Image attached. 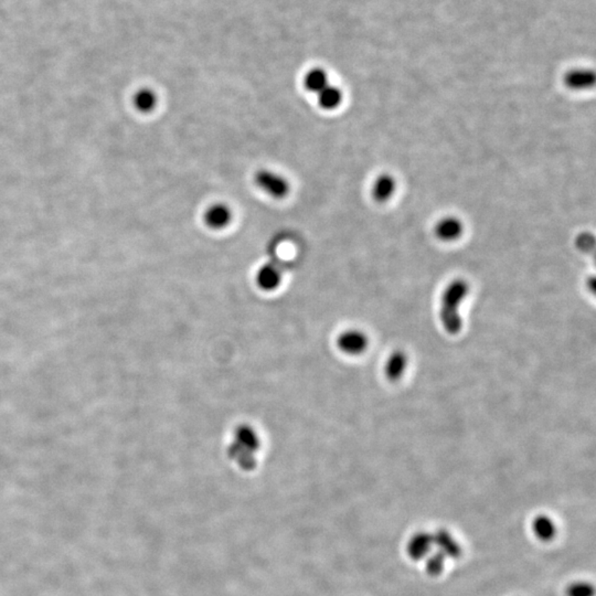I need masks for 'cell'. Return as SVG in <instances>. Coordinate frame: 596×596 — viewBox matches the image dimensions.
I'll use <instances>...</instances> for the list:
<instances>
[{"mask_svg": "<svg viewBox=\"0 0 596 596\" xmlns=\"http://www.w3.org/2000/svg\"><path fill=\"white\" fill-rule=\"evenodd\" d=\"M261 447L260 436L249 425H241L235 430L232 443L230 444V458L239 467L250 472L257 466V453Z\"/></svg>", "mask_w": 596, "mask_h": 596, "instance_id": "obj_1", "label": "cell"}, {"mask_svg": "<svg viewBox=\"0 0 596 596\" xmlns=\"http://www.w3.org/2000/svg\"><path fill=\"white\" fill-rule=\"evenodd\" d=\"M468 293V284L463 280L451 283L442 296V307L440 311L442 325L449 335H457L462 329V318L460 316V305Z\"/></svg>", "mask_w": 596, "mask_h": 596, "instance_id": "obj_2", "label": "cell"}, {"mask_svg": "<svg viewBox=\"0 0 596 596\" xmlns=\"http://www.w3.org/2000/svg\"><path fill=\"white\" fill-rule=\"evenodd\" d=\"M255 182L261 189L274 198H283L289 191V182L282 176L270 170H262L257 174L255 176Z\"/></svg>", "mask_w": 596, "mask_h": 596, "instance_id": "obj_3", "label": "cell"}, {"mask_svg": "<svg viewBox=\"0 0 596 596\" xmlns=\"http://www.w3.org/2000/svg\"><path fill=\"white\" fill-rule=\"evenodd\" d=\"M368 344L369 340L367 335L357 329L344 331L337 339V345L339 350L350 356H358L365 353L367 350Z\"/></svg>", "mask_w": 596, "mask_h": 596, "instance_id": "obj_4", "label": "cell"}, {"mask_svg": "<svg viewBox=\"0 0 596 596\" xmlns=\"http://www.w3.org/2000/svg\"><path fill=\"white\" fill-rule=\"evenodd\" d=\"M433 534L431 532H416L407 543V554L413 561H421L431 553L433 548Z\"/></svg>", "mask_w": 596, "mask_h": 596, "instance_id": "obj_5", "label": "cell"}, {"mask_svg": "<svg viewBox=\"0 0 596 596\" xmlns=\"http://www.w3.org/2000/svg\"><path fill=\"white\" fill-rule=\"evenodd\" d=\"M433 534V545L446 558L460 559L463 553L461 545L446 529H438Z\"/></svg>", "mask_w": 596, "mask_h": 596, "instance_id": "obj_6", "label": "cell"}, {"mask_svg": "<svg viewBox=\"0 0 596 596\" xmlns=\"http://www.w3.org/2000/svg\"><path fill=\"white\" fill-rule=\"evenodd\" d=\"M532 529L534 536L543 543H550L557 537V525L548 514H541L536 516L532 520Z\"/></svg>", "mask_w": 596, "mask_h": 596, "instance_id": "obj_7", "label": "cell"}, {"mask_svg": "<svg viewBox=\"0 0 596 596\" xmlns=\"http://www.w3.org/2000/svg\"><path fill=\"white\" fill-rule=\"evenodd\" d=\"M257 282L260 289L274 291L282 282V271L274 264H266L257 272Z\"/></svg>", "mask_w": 596, "mask_h": 596, "instance_id": "obj_8", "label": "cell"}, {"mask_svg": "<svg viewBox=\"0 0 596 596\" xmlns=\"http://www.w3.org/2000/svg\"><path fill=\"white\" fill-rule=\"evenodd\" d=\"M232 219L231 210L224 204H215L206 210L204 221L212 229H224Z\"/></svg>", "mask_w": 596, "mask_h": 596, "instance_id": "obj_9", "label": "cell"}, {"mask_svg": "<svg viewBox=\"0 0 596 596\" xmlns=\"http://www.w3.org/2000/svg\"><path fill=\"white\" fill-rule=\"evenodd\" d=\"M567 86L573 90H586L593 86L595 83V75L593 71L586 69H577L571 71L564 78Z\"/></svg>", "mask_w": 596, "mask_h": 596, "instance_id": "obj_10", "label": "cell"}, {"mask_svg": "<svg viewBox=\"0 0 596 596\" xmlns=\"http://www.w3.org/2000/svg\"><path fill=\"white\" fill-rule=\"evenodd\" d=\"M463 224L456 218H445L436 224V235L443 241L457 240L463 233Z\"/></svg>", "mask_w": 596, "mask_h": 596, "instance_id": "obj_11", "label": "cell"}, {"mask_svg": "<svg viewBox=\"0 0 596 596\" xmlns=\"http://www.w3.org/2000/svg\"><path fill=\"white\" fill-rule=\"evenodd\" d=\"M396 181L389 175H382L374 181L372 187L373 198L379 202H385L394 195Z\"/></svg>", "mask_w": 596, "mask_h": 596, "instance_id": "obj_12", "label": "cell"}, {"mask_svg": "<svg viewBox=\"0 0 596 596\" xmlns=\"http://www.w3.org/2000/svg\"><path fill=\"white\" fill-rule=\"evenodd\" d=\"M407 358L402 351H396L391 355L385 365V376L391 381H398L407 369Z\"/></svg>", "mask_w": 596, "mask_h": 596, "instance_id": "obj_13", "label": "cell"}, {"mask_svg": "<svg viewBox=\"0 0 596 596\" xmlns=\"http://www.w3.org/2000/svg\"><path fill=\"white\" fill-rule=\"evenodd\" d=\"M342 93L339 88L333 85H327L318 93V102L325 110H333L342 104Z\"/></svg>", "mask_w": 596, "mask_h": 596, "instance_id": "obj_14", "label": "cell"}, {"mask_svg": "<svg viewBox=\"0 0 596 596\" xmlns=\"http://www.w3.org/2000/svg\"><path fill=\"white\" fill-rule=\"evenodd\" d=\"M329 85L328 75L325 71L322 69H313L308 72L305 78V86L307 90L314 93H320L324 88Z\"/></svg>", "mask_w": 596, "mask_h": 596, "instance_id": "obj_15", "label": "cell"}, {"mask_svg": "<svg viewBox=\"0 0 596 596\" xmlns=\"http://www.w3.org/2000/svg\"><path fill=\"white\" fill-rule=\"evenodd\" d=\"M445 561H446V557L441 552H431L425 558V572L430 577L441 575L443 573L444 568H445Z\"/></svg>", "mask_w": 596, "mask_h": 596, "instance_id": "obj_16", "label": "cell"}, {"mask_svg": "<svg viewBox=\"0 0 596 596\" xmlns=\"http://www.w3.org/2000/svg\"><path fill=\"white\" fill-rule=\"evenodd\" d=\"M134 103H135L136 108H139L141 112H150L156 106L157 97H156L153 91L145 88V90L137 92L135 99H134Z\"/></svg>", "mask_w": 596, "mask_h": 596, "instance_id": "obj_17", "label": "cell"}, {"mask_svg": "<svg viewBox=\"0 0 596 596\" xmlns=\"http://www.w3.org/2000/svg\"><path fill=\"white\" fill-rule=\"evenodd\" d=\"M565 595L594 596L595 595V588L592 583L588 582V581H577V582L568 585V588H565Z\"/></svg>", "mask_w": 596, "mask_h": 596, "instance_id": "obj_18", "label": "cell"}, {"mask_svg": "<svg viewBox=\"0 0 596 596\" xmlns=\"http://www.w3.org/2000/svg\"><path fill=\"white\" fill-rule=\"evenodd\" d=\"M577 246L580 250L590 252L594 248V237L591 233H582L577 239Z\"/></svg>", "mask_w": 596, "mask_h": 596, "instance_id": "obj_19", "label": "cell"}]
</instances>
